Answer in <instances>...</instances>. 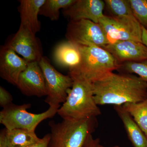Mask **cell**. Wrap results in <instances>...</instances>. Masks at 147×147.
Wrapping results in <instances>:
<instances>
[{"label":"cell","instance_id":"cell-1","mask_svg":"<svg viewBox=\"0 0 147 147\" xmlns=\"http://www.w3.org/2000/svg\"><path fill=\"white\" fill-rule=\"evenodd\" d=\"M93 85L94 100L98 105H122L147 98V82L132 74L111 72Z\"/></svg>","mask_w":147,"mask_h":147},{"label":"cell","instance_id":"cell-2","mask_svg":"<svg viewBox=\"0 0 147 147\" xmlns=\"http://www.w3.org/2000/svg\"><path fill=\"white\" fill-rule=\"evenodd\" d=\"M71 78L73 85L65 102L58 110V115L65 120L96 118L101 115L94 100L93 83L79 77Z\"/></svg>","mask_w":147,"mask_h":147},{"label":"cell","instance_id":"cell-3","mask_svg":"<svg viewBox=\"0 0 147 147\" xmlns=\"http://www.w3.org/2000/svg\"><path fill=\"white\" fill-rule=\"evenodd\" d=\"M78 46L81 60L78 65L69 69V75L71 77H79L93 83L119 67L120 64L104 48Z\"/></svg>","mask_w":147,"mask_h":147},{"label":"cell","instance_id":"cell-4","mask_svg":"<svg viewBox=\"0 0 147 147\" xmlns=\"http://www.w3.org/2000/svg\"><path fill=\"white\" fill-rule=\"evenodd\" d=\"M96 118L50 121V140L48 147H82L97 126Z\"/></svg>","mask_w":147,"mask_h":147},{"label":"cell","instance_id":"cell-5","mask_svg":"<svg viewBox=\"0 0 147 147\" xmlns=\"http://www.w3.org/2000/svg\"><path fill=\"white\" fill-rule=\"evenodd\" d=\"M31 106L30 103L17 105L11 103L0 112V123L8 130L19 128L35 131L40 122L53 117L60 108L59 105H50L45 112L36 114L27 111Z\"/></svg>","mask_w":147,"mask_h":147},{"label":"cell","instance_id":"cell-6","mask_svg":"<svg viewBox=\"0 0 147 147\" xmlns=\"http://www.w3.org/2000/svg\"><path fill=\"white\" fill-rule=\"evenodd\" d=\"M65 37L67 41L81 46L104 48L111 42L100 24L86 19L69 21Z\"/></svg>","mask_w":147,"mask_h":147},{"label":"cell","instance_id":"cell-7","mask_svg":"<svg viewBox=\"0 0 147 147\" xmlns=\"http://www.w3.org/2000/svg\"><path fill=\"white\" fill-rule=\"evenodd\" d=\"M38 63L46 84L47 94L45 102L49 106H60V103H64L66 100L68 91L73 85V79L69 75L59 72L45 57H42Z\"/></svg>","mask_w":147,"mask_h":147},{"label":"cell","instance_id":"cell-8","mask_svg":"<svg viewBox=\"0 0 147 147\" xmlns=\"http://www.w3.org/2000/svg\"><path fill=\"white\" fill-rule=\"evenodd\" d=\"M100 24L108 38L118 40L142 42V26L134 17H117L104 15Z\"/></svg>","mask_w":147,"mask_h":147},{"label":"cell","instance_id":"cell-9","mask_svg":"<svg viewBox=\"0 0 147 147\" xmlns=\"http://www.w3.org/2000/svg\"><path fill=\"white\" fill-rule=\"evenodd\" d=\"M5 45L21 55L28 63L38 62L43 57L40 41L35 34L24 27L20 26Z\"/></svg>","mask_w":147,"mask_h":147},{"label":"cell","instance_id":"cell-10","mask_svg":"<svg viewBox=\"0 0 147 147\" xmlns=\"http://www.w3.org/2000/svg\"><path fill=\"white\" fill-rule=\"evenodd\" d=\"M16 86L27 96H47L45 79L38 62L28 63L27 68L20 74Z\"/></svg>","mask_w":147,"mask_h":147},{"label":"cell","instance_id":"cell-11","mask_svg":"<svg viewBox=\"0 0 147 147\" xmlns=\"http://www.w3.org/2000/svg\"><path fill=\"white\" fill-rule=\"evenodd\" d=\"M103 48L120 64L147 60V47L142 42L118 40L110 42Z\"/></svg>","mask_w":147,"mask_h":147},{"label":"cell","instance_id":"cell-12","mask_svg":"<svg viewBox=\"0 0 147 147\" xmlns=\"http://www.w3.org/2000/svg\"><path fill=\"white\" fill-rule=\"evenodd\" d=\"M105 6L102 0H75L71 5L63 9L62 12L70 21L86 19L98 23L104 16Z\"/></svg>","mask_w":147,"mask_h":147},{"label":"cell","instance_id":"cell-13","mask_svg":"<svg viewBox=\"0 0 147 147\" xmlns=\"http://www.w3.org/2000/svg\"><path fill=\"white\" fill-rule=\"evenodd\" d=\"M28 62L20 57L8 46H2L0 50V76L9 84L17 86L21 73L28 66Z\"/></svg>","mask_w":147,"mask_h":147},{"label":"cell","instance_id":"cell-14","mask_svg":"<svg viewBox=\"0 0 147 147\" xmlns=\"http://www.w3.org/2000/svg\"><path fill=\"white\" fill-rule=\"evenodd\" d=\"M45 0H21L18 11L20 14V26L26 28L36 34L41 28L38 19L40 9Z\"/></svg>","mask_w":147,"mask_h":147},{"label":"cell","instance_id":"cell-15","mask_svg":"<svg viewBox=\"0 0 147 147\" xmlns=\"http://www.w3.org/2000/svg\"><path fill=\"white\" fill-rule=\"evenodd\" d=\"M54 60L58 65L71 69L80 63L81 54L79 46L69 41L61 42L55 47Z\"/></svg>","mask_w":147,"mask_h":147},{"label":"cell","instance_id":"cell-16","mask_svg":"<svg viewBox=\"0 0 147 147\" xmlns=\"http://www.w3.org/2000/svg\"><path fill=\"white\" fill-rule=\"evenodd\" d=\"M115 110L121 120L129 141L134 147H147V137L132 117L122 105H115Z\"/></svg>","mask_w":147,"mask_h":147},{"label":"cell","instance_id":"cell-17","mask_svg":"<svg viewBox=\"0 0 147 147\" xmlns=\"http://www.w3.org/2000/svg\"><path fill=\"white\" fill-rule=\"evenodd\" d=\"M7 147H28L40 140L35 131L23 129H7Z\"/></svg>","mask_w":147,"mask_h":147},{"label":"cell","instance_id":"cell-18","mask_svg":"<svg viewBox=\"0 0 147 147\" xmlns=\"http://www.w3.org/2000/svg\"><path fill=\"white\" fill-rule=\"evenodd\" d=\"M122 106L147 137V98L140 102H127Z\"/></svg>","mask_w":147,"mask_h":147},{"label":"cell","instance_id":"cell-19","mask_svg":"<svg viewBox=\"0 0 147 147\" xmlns=\"http://www.w3.org/2000/svg\"><path fill=\"white\" fill-rule=\"evenodd\" d=\"M75 0H45L40 10L39 15L57 21L60 16V10L68 7Z\"/></svg>","mask_w":147,"mask_h":147},{"label":"cell","instance_id":"cell-20","mask_svg":"<svg viewBox=\"0 0 147 147\" xmlns=\"http://www.w3.org/2000/svg\"><path fill=\"white\" fill-rule=\"evenodd\" d=\"M108 10L113 16L117 17H134L129 0H105Z\"/></svg>","mask_w":147,"mask_h":147},{"label":"cell","instance_id":"cell-21","mask_svg":"<svg viewBox=\"0 0 147 147\" xmlns=\"http://www.w3.org/2000/svg\"><path fill=\"white\" fill-rule=\"evenodd\" d=\"M118 71L121 73L136 74L147 82V60L139 62H128L120 64Z\"/></svg>","mask_w":147,"mask_h":147},{"label":"cell","instance_id":"cell-22","mask_svg":"<svg viewBox=\"0 0 147 147\" xmlns=\"http://www.w3.org/2000/svg\"><path fill=\"white\" fill-rule=\"evenodd\" d=\"M129 2L134 17L147 29V0H129Z\"/></svg>","mask_w":147,"mask_h":147},{"label":"cell","instance_id":"cell-23","mask_svg":"<svg viewBox=\"0 0 147 147\" xmlns=\"http://www.w3.org/2000/svg\"><path fill=\"white\" fill-rule=\"evenodd\" d=\"M12 96L3 87H0V105L3 108L12 103Z\"/></svg>","mask_w":147,"mask_h":147},{"label":"cell","instance_id":"cell-24","mask_svg":"<svg viewBox=\"0 0 147 147\" xmlns=\"http://www.w3.org/2000/svg\"><path fill=\"white\" fill-rule=\"evenodd\" d=\"M50 140V134H47L38 142L28 147H48Z\"/></svg>","mask_w":147,"mask_h":147},{"label":"cell","instance_id":"cell-25","mask_svg":"<svg viewBox=\"0 0 147 147\" xmlns=\"http://www.w3.org/2000/svg\"><path fill=\"white\" fill-rule=\"evenodd\" d=\"M100 140L98 139H94L92 134L90 135L84 143L82 147H98Z\"/></svg>","mask_w":147,"mask_h":147},{"label":"cell","instance_id":"cell-26","mask_svg":"<svg viewBox=\"0 0 147 147\" xmlns=\"http://www.w3.org/2000/svg\"><path fill=\"white\" fill-rule=\"evenodd\" d=\"M8 147L7 138V129L1 130L0 133V147Z\"/></svg>","mask_w":147,"mask_h":147},{"label":"cell","instance_id":"cell-27","mask_svg":"<svg viewBox=\"0 0 147 147\" xmlns=\"http://www.w3.org/2000/svg\"><path fill=\"white\" fill-rule=\"evenodd\" d=\"M142 42L147 47V29L145 28L143 26H142Z\"/></svg>","mask_w":147,"mask_h":147},{"label":"cell","instance_id":"cell-28","mask_svg":"<svg viewBox=\"0 0 147 147\" xmlns=\"http://www.w3.org/2000/svg\"><path fill=\"white\" fill-rule=\"evenodd\" d=\"M98 147H104V146H101V145H100V144H99L98 145ZM119 147V146H113V147Z\"/></svg>","mask_w":147,"mask_h":147}]
</instances>
